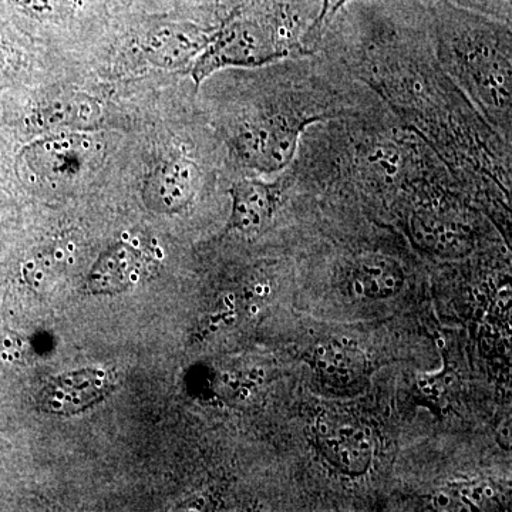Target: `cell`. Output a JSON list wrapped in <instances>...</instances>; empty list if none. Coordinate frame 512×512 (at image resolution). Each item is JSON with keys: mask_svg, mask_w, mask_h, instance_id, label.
Instances as JSON below:
<instances>
[{"mask_svg": "<svg viewBox=\"0 0 512 512\" xmlns=\"http://www.w3.org/2000/svg\"><path fill=\"white\" fill-rule=\"evenodd\" d=\"M289 171L296 188L396 204L402 222L453 178L430 144L382 100L309 127Z\"/></svg>", "mask_w": 512, "mask_h": 512, "instance_id": "cell-1", "label": "cell"}, {"mask_svg": "<svg viewBox=\"0 0 512 512\" xmlns=\"http://www.w3.org/2000/svg\"><path fill=\"white\" fill-rule=\"evenodd\" d=\"M93 138L83 131H67L42 138L26 148L29 168L42 177L70 178L82 171L93 156Z\"/></svg>", "mask_w": 512, "mask_h": 512, "instance_id": "cell-9", "label": "cell"}, {"mask_svg": "<svg viewBox=\"0 0 512 512\" xmlns=\"http://www.w3.org/2000/svg\"><path fill=\"white\" fill-rule=\"evenodd\" d=\"M30 117L42 130L87 131L99 126L103 109L94 97L64 92L40 100Z\"/></svg>", "mask_w": 512, "mask_h": 512, "instance_id": "cell-13", "label": "cell"}, {"mask_svg": "<svg viewBox=\"0 0 512 512\" xmlns=\"http://www.w3.org/2000/svg\"><path fill=\"white\" fill-rule=\"evenodd\" d=\"M10 66V53L0 43V76L9 69Z\"/></svg>", "mask_w": 512, "mask_h": 512, "instance_id": "cell-19", "label": "cell"}, {"mask_svg": "<svg viewBox=\"0 0 512 512\" xmlns=\"http://www.w3.org/2000/svg\"><path fill=\"white\" fill-rule=\"evenodd\" d=\"M22 345L20 338L15 332L6 328H0V353L18 349Z\"/></svg>", "mask_w": 512, "mask_h": 512, "instance_id": "cell-18", "label": "cell"}, {"mask_svg": "<svg viewBox=\"0 0 512 512\" xmlns=\"http://www.w3.org/2000/svg\"><path fill=\"white\" fill-rule=\"evenodd\" d=\"M441 69L470 103L512 141V28L448 0L429 5Z\"/></svg>", "mask_w": 512, "mask_h": 512, "instance_id": "cell-3", "label": "cell"}, {"mask_svg": "<svg viewBox=\"0 0 512 512\" xmlns=\"http://www.w3.org/2000/svg\"><path fill=\"white\" fill-rule=\"evenodd\" d=\"M511 143H512V141H511Z\"/></svg>", "mask_w": 512, "mask_h": 512, "instance_id": "cell-20", "label": "cell"}, {"mask_svg": "<svg viewBox=\"0 0 512 512\" xmlns=\"http://www.w3.org/2000/svg\"><path fill=\"white\" fill-rule=\"evenodd\" d=\"M454 5L483 13L512 28V0H448Z\"/></svg>", "mask_w": 512, "mask_h": 512, "instance_id": "cell-16", "label": "cell"}, {"mask_svg": "<svg viewBox=\"0 0 512 512\" xmlns=\"http://www.w3.org/2000/svg\"><path fill=\"white\" fill-rule=\"evenodd\" d=\"M215 30L197 26L165 25L148 32L141 40L144 57L160 69H177L198 57L210 45Z\"/></svg>", "mask_w": 512, "mask_h": 512, "instance_id": "cell-12", "label": "cell"}, {"mask_svg": "<svg viewBox=\"0 0 512 512\" xmlns=\"http://www.w3.org/2000/svg\"><path fill=\"white\" fill-rule=\"evenodd\" d=\"M113 389L114 377L106 370H76L47 383L37 397V404L42 412L70 416L100 403Z\"/></svg>", "mask_w": 512, "mask_h": 512, "instance_id": "cell-8", "label": "cell"}, {"mask_svg": "<svg viewBox=\"0 0 512 512\" xmlns=\"http://www.w3.org/2000/svg\"><path fill=\"white\" fill-rule=\"evenodd\" d=\"M309 365L319 382L340 390L352 392L363 386L369 376V357L355 343L343 339H328L318 343L309 356Z\"/></svg>", "mask_w": 512, "mask_h": 512, "instance_id": "cell-10", "label": "cell"}, {"mask_svg": "<svg viewBox=\"0 0 512 512\" xmlns=\"http://www.w3.org/2000/svg\"><path fill=\"white\" fill-rule=\"evenodd\" d=\"M315 18L289 5L238 10L215 30L192 69L195 84L225 69H259L313 55L308 46Z\"/></svg>", "mask_w": 512, "mask_h": 512, "instance_id": "cell-4", "label": "cell"}, {"mask_svg": "<svg viewBox=\"0 0 512 512\" xmlns=\"http://www.w3.org/2000/svg\"><path fill=\"white\" fill-rule=\"evenodd\" d=\"M254 83L239 92L224 121L229 157L245 173L288 170L309 127L380 101L322 52L284 60Z\"/></svg>", "mask_w": 512, "mask_h": 512, "instance_id": "cell-2", "label": "cell"}, {"mask_svg": "<svg viewBox=\"0 0 512 512\" xmlns=\"http://www.w3.org/2000/svg\"><path fill=\"white\" fill-rule=\"evenodd\" d=\"M10 9L26 18L40 20L55 19L63 8V0H2Z\"/></svg>", "mask_w": 512, "mask_h": 512, "instance_id": "cell-15", "label": "cell"}, {"mask_svg": "<svg viewBox=\"0 0 512 512\" xmlns=\"http://www.w3.org/2000/svg\"><path fill=\"white\" fill-rule=\"evenodd\" d=\"M276 183H266L261 178L242 177L232 181L228 194L231 197L227 232H239L244 235L259 234L269 227L276 211L281 207L286 192L291 190L293 178L291 171Z\"/></svg>", "mask_w": 512, "mask_h": 512, "instance_id": "cell-6", "label": "cell"}, {"mask_svg": "<svg viewBox=\"0 0 512 512\" xmlns=\"http://www.w3.org/2000/svg\"><path fill=\"white\" fill-rule=\"evenodd\" d=\"M144 266V256L130 244L110 248L89 275V288L94 293H113L137 282Z\"/></svg>", "mask_w": 512, "mask_h": 512, "instance_id": "cell-14", "label": "cell"}, {"mask_svg": "<svg viewBox=\"0 0 512 512\" xmlns=\"http://www.w3.org/2000/svg\"><path fill=\"white\" fill-rule=\"evenodd\" d=\"M348 2L349 0H322V8H320L319 15L316 16L315 22H313L308 33V46L313 53L318 52L319 40L323 30L332 22L336 13L348 5Z\"/></svg>", "mask_w": 512, "mask_h": 512, "instance_id": "cell-17", "label": "cell"}, {"mask_svg": "<svg viewBox=\"0 0 512 512\" xmlns=\"http://www.w3.org/2000/svg\"><path fill=\"white\" fill-rule=\"evenodd\" d=\"M346 268L350 288L369 301L393 298L406 284V268L400 256L377 245L349 251Z\"/></svg>", "mask_w": 512, "mask_h": 512, "instance_id": "cell-7", "label": "cell"}, {"mask_svg": "<svg viewBox=\"0 0 512 512\" xmlns=\"http://www.w3.org/2000/svg\"><path fill=\"white\" fill-rule=\"evenodd\" d=\"M198 171L195 164L184 157L161 160L147 175L144 200L157 212L180 211L190 204L197 191Z\"/></svg>", "mask_w": 512, "mask_h": 512, "instance_id": "cell-11", "label": "cell"}, {"mask_svg": "<svg viewBox=\"0 0 512 512\" xmlns=\"http://www.w3.org/2000/svg\"><path fill=\"white\" fill-rule=\"evenodd\" d=\"M320 456L346 476H363L372 467L376 443L372 430L362 421L346 416L320 417L315 427Z\"/></svg>", "mask_w": 512, "mask_h": 512, "instance_id": "cell-5", "label": "cell"}]
</instances>
